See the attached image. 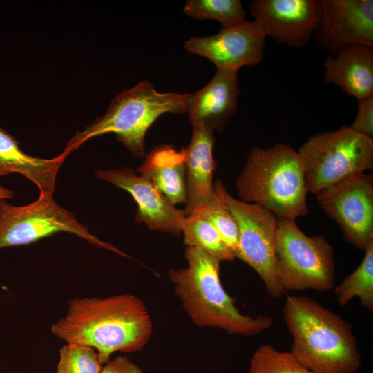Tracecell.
Returning a JSON list of instances; mask_svg holds the SVG:
<instances>
[{
  "label": "cell",
  "instance_id": "13",
  "mask_svg": "<svg viewBox=\"0 0 373 373\" xmlns=\"http://www.w3.org/2000/svg\"><path fill=\"white\" fill-rule=\"evenodd\" d=\"M249 11L267 37L301 48L312 38L321 6V0H254Z\"/></svg>",
  "mask_w": 373,
  "mask_h": 373
},
{
  "label": "cell",
  "instance_id": "23",
  "mask_svg": "<svg viewBox=\"0 0 373 373\" xmlns=\"http://www.w3.org/2000/svg\"><path fill=\"white\" fill-rule=\"evenodd\" d=\"M190 214H196L210 222L236 257L238 243V227L233 216L215 187L213 200L194 209L188 215Z\"/></svg>",
  "mask_w": 373,
  "mask_h": 373
},
{
  "label": "cell",
  "instance_id": "10",
  "mask_svg": "<svg viewBox=\"0 0 373 373\" xmlns=\"http://www.w3.org/2000/svg\"><path fill=\"white\" fill-rule=\"evenodd\" d=\"M318 202L347 242L365 251L373 243V175L348 177L321 191Z\"/></svg>",
  "mask_w": 373,
  "mask_h": 373
},
{
  "label": "cell",
  "instance_id": "6",
  "mask_svg": "<svg viewBox=\"0 0 373 373\" xmlns=\"http://www.w3.org/2000/svg\"><path fill=\"white\" fill-rule=\"evenodd\" d=\"M275 269L285 291H329L335 280L333 247L322 235L305 234L294 220L278 219Z\"/></svg>",
  "mask_w": 373,
  "mask_h": 373
},
{
  "label": "cell",
  "instance_id": "22",
  "mask_svg": "<svg viewBox=\"0 0 373 373\" xmlns=\"http://www.w3.org/2000/svg\"><path fill=\"white\" fill-rule=\"evenodd\" d=\"M184 13L195 19H213L223 28L245 21L246 12L239 0H188L184 6Z\"/></svg>",
  "mask_w": 373,
  "mask_h": 373
},
{
  "label": "cell",
  "instance_id": "28",
  "mask_svg": "<svg viewBox=\"0 0 373 373\" xmlns=\"http://www.w3.org/2000/svg\"><path fill=\"white\" fill-rule=\"evenodd\" d=\"M15 192L0 185V199H10L14 198Z\"/></svg>",
  "mask_w": 373,
  "mask_h": 373
},
{
  "label": "cell",
  "instance_id": "3",
  "mask_svg": "<svg viewBox=\"0 0 373 373\" xmlns=\"http://www.w3.org/2000/svg\"><path fill=\"white\" fill-rule=\"evenodd\" d=\"M184 255L188 266L171 269L168 276L193 323L249 336L271 327L273 319L269 316L253 317L240 312L221 283L220 260L195 247H186Z\"/></svg>",
  "mask_w": 373,
  "mask_h": 373
},
{
  "label": "cell",
  "instance_id": "1",
  "mask_svg": "<svg viewBox=\"0 0 373 373\" xmlns=\"http://www.w3.org/2000/svg\"><path fill=\"white\" fill-rule=\"evenodd\" d=\"M68 305L66 315L51 326V332L67 343L94 348L102 365L115 352L141 350L151 336V316L135 295L75 298Z\"/></svg>",
  "mask_w": 373,
  "mask_h": 373
},
{
  "label": "cell",
  "instance_id": "18",
  "mask_svg": "<svg viewBox=\"0 0 373 373\" xmlns=\"http://www.w3.org/2000/svg\"><path fill=\"white\" fill-rule=\"evenodd\" d=\"M67 155L64 151L48 159L29 155L14 137L0 127V177L19 173L36 185L39 194L53 195L58 171Z\"/></svg>",
  "mask_w": 373,
  "mask_h": 373
},
{
  "label": "cell",
  "instance_id": "24",
  "mask_svg": "<svg viewBox=\"0 0 373 373\" xmlns=\"http://www.w3.org/2000/svg\"><path fill=\"white\" fill-rule=\"evenodd\" d=\"M248 373H313L303 366L291 352L271 345H260L253 354Z\"/></svg>",
  "mask_w": 373,
  "mask_h": 373
},
{
  "label": "cell",
  "instance_id": "19",
  "mask_svg": "<svg viewBox=\"0 0 373 373\" xmlns=\"http://www.w3.org/2000/svg\"><path fill=\"white\" fill-rule=\"evenodd\" d=\"M137 171L151 181L173 205L185 204V166L180 151L171 145L157 146L149 152Z\"/></svg>",
  "mask_w": 373,
  "mask_h": 373
},
{
  "label": "cell",
  "instance_id": "7",
  "mask_svg": "<svg viewBox=\"0 0 373 373\" xmlns=\"http://www.w3.org/2000/svg\"><path fill=\"white\" fill-rule=\"evenodd\" d=\"M298 153L308 193L314 195L373 168V139L347 125L311 136Z\"/></svg>",
  "mask_w": 373,
  "mask_h": 373
},
{
  "label": "cell",
  "instance_id": "17",
  "mask_svg": "<svg viewBox=\"0 0 373 373\" xmlns=\"http://www.w3.org/2000/svg\"><path fill=\"white\" fill-rule=\"evenodd\" d=\"M324 77L358 101L373 95V46L352 45L327 56Z\"/></svg>",
  "mask_w": 373,
  "mask_h": 373
},
{
  "label": "cell",
  "instance_id": "9",
  "mask_svg": "<svg viewBox=\"0 0 373 373\" xmlns=\"http://www.w3.org/2000/svg\"><path fill=\"white\" fill-rule=\"evenodd\" d=\"M214 187L233 216L238 231L236 258L249 265L261 278L268 294L280 298L285 291L276 278L275 242L278 218L267 208L232 197L218 180Z\"/></svg>",
  "mask_w": 373,
  "mask_h": 373
},
{
  "label": "cell",
  "instance_id": "15",
  "mask_svg": "<svg viewBox=\"0 0 373 373\" xmlns=\"http://www.w3.org/2000/svg\"><path fill=\"white\" fill-rule=\"evenodd\" d=\"M237 70L216 69L211 80L191 94L186 113L193 127L223 131L237 111L240 94Z\"/></svg>",
  "mask_w": 373,
  "mask_h": 373
},
{
  "label": "cell",
  "instance_id": "5",
  "mask_svg": "<svg viewBox=\"0 0 373 373\" xmlns=\"http://www.w3.org/2000/svg\"><path fill=\"white\" fill-rule=\"evenodd\" d=\"M190 95L160 93L151 82L141 81L115 97L104 115L77 131L64 152L68 155L91 138L113 133L118 142L135 157L141 158L145 154L144 137L150 126L164 113H185Z\"/></svg>",
  "mask_w": 373,
  "mask_h": 373
},
{
  "label": "cell",
  "instance_id": "21",
  "mask_svg": "<svg viewBox=\"0 0 373 373\" xmlns=\"http://www.w3.org/2000/svg\"><path fill=\"white\" fill-rule=\"evenodd\" d=\"M181 232L186 247H199L220 262L232 261L236 258L215 227L196 214L185 216Z\"/></svg>",
  "mask_w": 373,
  "mask_h": 373
},
{
  "label": "cell",
  "instance_id": "26",
  "mask_svg": "<svg viewBox=\"0 0 373 373\" xmlns=\"http://www.w3.org/2000/svg\"><path fill=\"white\" fill-rule=\"evenodd\" d=\"M356 117L350 127L355 132L373 139V95L358 101Z\"/></svg>",
  "mask_w": 373,
  "mask_h": 373
},
{
  "label": "cell",
  "instance_id": "14",
  "mask_svg": "<svg viewBox=\"0 0 373 373\" xmlns=\"http://www.w3.org/2000/svg\"><path fill=\"white\" fill-rule=\"evenodd\" d=\"M95 175L131 195L137 204L135 220L138 223H144L149 230L180 234L184 211L176 209L147 178L128 167L97 169Z\"/></svg>",
  "mask_w": 373,
  "mask_h": 373
},
{
  "label": "cell",
  "instance_id": "8",
  "mask_svg": "<svg viewBox=\"0 0 373 373\" xmlns=\"http://www.w3.org/2000/svg\"><path fill=\"white\" fill-rule=\"evenodd\" d=\"M59 232L74 234L91 245L126 256L91 234L87 226L56 202L53 195L39 194L36 200L23 206L0 199V249L30 245Z\"/></svg>",
  "mask_w": 373,
  "mask_h": 373
},
{
  "label": "cell",
  "instance_id": "4",
  "mask_svg": "<svg viewBox=\"0 0 373 373\" xmlns=\"http://www.w3.org/2000/svg\"><path fill=\"white\" fill-rule=\"evenodd\" d=\"M236 186L242 201L258 204L278 219L295 220L308 213L303 163L287 144L253 147Z\"/></svg>",
  "mask_w": 373,
  "mask_h": 373
},
{
  "label": "cell",
  "instance_id": "16",
  "mask_svg": "<svg viewBox=\"0 0 373 373\" xmlns=\"http://www.w3.org/2000/svg\"><path fill=\"white\" fill-rule=\"evenodd\" d=\"M193 128L190 143L180 150L185 166L186 198L184 211L186 216L209 204L214 198V131L207 127Z\"/></svg>",
  "mask_w": 373,
  "mask_h": 373
},
{
  "label": "cell",
  "instance_id": "27",
  "mask_svg": "<svg viewBox=\"0 0 373 373\" xmlns=\"http://www.w3.org/2000/svg\"><path fill=\"white\" fill-rule=\"evenodd\" d=\"M100 373H144L126 356H119L110 360L103 366Z\"/></svg>",
  "mask_w": 373,
  "mask_h": 373
},
{
  "label": "cell",
  "instance_id": "12",
  "mask_svg": "<svg viewBox=\"0 0 373 373\" xmlns=\"http://www.w3.org/2000/svg\"><path fill=\"white\" fill-rule=\"evenodd\" d=\"M267 36L254 21L223 28L216 35L192 37L184 42L190 54L208 59L216 69L237 70L263 59Z\"/></svg>",
  "mask_w": 373,
  "mask_h": 373
},
{
  "label": "cell",
  "instance_id": "20",
  "mask_svg": "<svg viewBox=\"0 0 373 373\" xmlns=\"http://www.w3.org/2000/svg\"><path fill=\"white\" fill-rule=\"evenodd\" d=\"M364 251L361 264L335 287L334 293L341 306H345L352 298L358 297L361 305L372 314L373 243Z\"/></svg>",
  "mask_w": 373,
  "mask_h": 373
},
{
  "label": "cell",
  "instance_id": "2",
  "mask_svg": "<svg viewBox=\"0 0 373 373\" xmlns=\"http://www.w3.org/2000/svg\"><path fill=\"white\" fill-rule=\"evenodd\" d=\"M283 317L292 336L291 353L313 373H355L361 356L353 326L316 300L289 296Z\"/></svg>",
  "mask_w": 373,
  "mask_h": 373
},
{
  "label": "cell",
  "instance_id": "11",
  "mask_svg": "<svg viewBox=\"0 0 373 373\" xmlns=\"http://www.w3.org/2000/svg\"><path fill=\"white\" fill-rule=\"evenodd\" d=\"M321 6L312 39L327 57L352 45L373 46L372 0H321Z\"/></svg>",
  "mask_w": 373,
  "mask_h": 373
},
{
  "label": "cell",
  "instance_id": "25",
  "mask_svg": "<svg viewBox=\"0 0 373 373\" xmlns=\"http://www.w3.org/2000/svg\"><path fill=\"white\" fill-rule=\"evenodd\" d=\"M102 367L93 347L67 343L59 350L57 373H100Z\"/></svg>",
  "mask_w": 373,
  "mask_h": 373
}]
</instances>
